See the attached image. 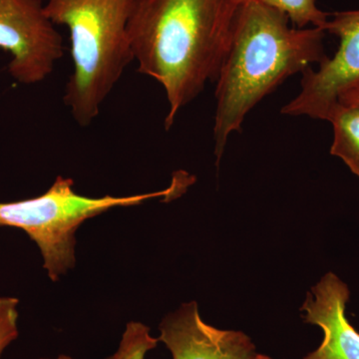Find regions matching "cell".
I'll list each match as a JSON object with an SVG mask.
<instances>
[{
	"instance_id": "cell-1",
	"label": "cell",
	"mask_w": 359,
	"mask_h": 359,
	"mask_svg": "<svg viewBox=\"0 0 359 359\" xmlns=\"http://www.w3.org/2000/svg\"><path fill=\"white\" fill-rule=\"evenodd\" d=\"M237 9L231 0H133L130 45L139 72L164 89L166 130L218 77Z\"/></svg>"
},
{
	"instance_id": "cell-2",
	"label": "cell",
	"mask_w": 359,
	"mask_h": 359,
	"mask_svg": "<svg viewBox=\"0 0 359 359\" xmlns=\"http://www.w3.org/2000/svg\"><path fill=\"white\" fill-rule=\"evenodd\" d=\"M318 27L299 28L275 7L250 0L238 7L230 44L215 92V155L221 159L229 137L245 116L287 78L328 57Z\"/></svg>"
},
{
	"instance_id": "cell-10",
	"label": "cell",
	"mask_w": 359,
	"mask_h": 359,
	"mask_svg": "<svg viewBox=\"0 0 359 359\" xmlns=\"http://www.w3.org/2000/svg\"><path fill=\"white\" fill-rule=\"evenodd\" d=\"M236 6H240L250 0H231ZM262 4L283 11L289 16L290 22L295 27H318L323 30L330 14L321 11L316 0H257Z\"/></svg>"
},
{
	"instance_id": "cell-6",
	"label": "cell",
	"mask_w": 359,
	"mask_h": 359,
	"mask_svg": "<svg viewBox=\"0 0 359 359\" xmlns=\"http://www.w3.org/2000/svg\"><path fill=\"white\" fill-rule=\"evenodd\" d=\"M323 30L339 37V49L318 70L302 73L301 92L283 106V114L327 121L339 96L359 85V9L330 14Z\"/></svg>"
},
{
	"instance_id": "cell-5",
	"label": "cell",
	"mask_w": 359,
	"mask_h": 359,
	"mask_svg": "<svg viewBox=\"0 0 359 359\" xmlns=\"http://www.w3.org/2000/svg\"><path fill=\"white\" fill-rule=\"evenodd\" d=\"M0 49L11 56L8 72L20 83H39L51 74L65 47L42 0H0Z\"/></svg>"
},
{
	"instance_id": "cell-14",
	"label": "cell",
	"mask_w": 359,
	"mask_h": 359,
	"mask_svg": "<svg viewBox=\"0 0 359 359\" xmlns=\"http://www.w3.org/2000/svg\"><path fill=\"white\" fill-rule=\"evenodd\" d=\"M39 359H74L70 358V356L65 355V354H61V355L57 356L56 358H39Z\"/></svg>"
},
{
	"instance_id": "cell-12",
	"label": "cell",
	"mask_w": 359,
	"mask_h": 359,
	"mask_svg": "<svg viewBox=\"0 0 359 359\" xmlns=\"http://www.w3.org/2000/svg\"><path fill=\"white\" fill-rule=\"evenodd\" d=\"M18 304L16 297H0V358L20 334Z\"/></svg>"
},
{
	"instance_id": "cell-4",
	"label": "cell",
	"mask_w": 359,
	"mask_h": 359,
	"mask_svg": "<svg viewBox=\"0 0 359 359\" xmlns=\"http://www.w3.org/2000/svg\"><path fill=\"white\" fill-rule=\"evenodd\" d=\"M189 185L190 177L182 173L174 177L169 188L159 192L90 198L75 192L72 179L58 176L50 188L39 197L0 203V226L25 231L39 247L49 278L56 282L74 268L75 233L86 219L113 208L140 205L155 198L178 197Z\"/></svg>"
},
{
	"instance_id": "cell-7",
	"label": "cell",
	"mask_w": 359,
	"mask_h": 359,
	"mask_svg": "<svg viewBox=\"0 0 359 359\" xmlns=\"http://www.w3.org/2000/svg\"><path fill=\"white\" fill-rule=\"evenodd\" d=\"M159 332L158 339L173 359H273L259 353L245 332L208 325L196 302L183 304L165 316Z\"/></svg>"
},
{
	"instance_id": "cell-9",
	"label": "cell",
	"mask_w": 359,
	"mask_h": 359,
	"mask_svg": "<svg viewBox=\"0 0 359 359\" xmlns=\"http://www.w3.org/2000/svg\"><path fill=\"white\" fill-rule=\"evenodd\" d=\"M327 121L334 128L330 154L344 161L359 177V108L337 102L330 111Z\"/></svg>"
},
{
	"instance_id": "cell-13",
	"label": "cell",
	"mask_w": 359,
	"mask_h": 359,
	"mask_svg": "<svg viewBox=\"0 0 359 359\" xmlns=\"http://www.w3.org/2000/svg\"><path fill=\"white\" fill-rule=\"evenodd\" d=\"M339 102L359 108V85L342 93L339 96Z\"/></svg>"
},
{
	"instance_id": "cell-8",
	"label": "cell",
	"mask_w": 359,
	"mask_h": 359,
	"mask_svg": "<svg viewBox=\"0 0 359 359\" xmlns=\"http://www.w3.org/2000/svg\"><path fill=\"white\" fill-rule=\"evenodd\" d=\"M351 290L339 276L328 271L311 287L302 304V316L320 327V346L304 359H359V332L346 318Z\"/></svg>"
},
{
	"instance_id": "cell-3",
	"label": "cell",
	"mask_w": 359,
	"mask_h": 359,
	"mask_svg": "<svg viewBox=\"0 0 359 359\" xmlns=\"http://www.w3.org/2000/svg\"><path fill=\"white\" fill-rule=\"evenodd\" d=\"M133 0H47L45 13L69 30L74 70L63 100L78 125L87 127L134 60L128 21Z\"/></svg>"
},
{
	"instance_id": "cell-11",
	"label": "cell",
	"mask_w": 359,
	"mask_h": 359,
	"mask_svg": "<svg viewBox=\"0 0 359 359\" xmlns=\"http://www.w3.org/2000/svg\"><path fill=\"white\" fill-rule=\"evenodd\" d=\"M159 344L150 328L139 321H130L123 332L117 351L105 359H145L149 351Z\"/></svg>"
}]
</instances>
